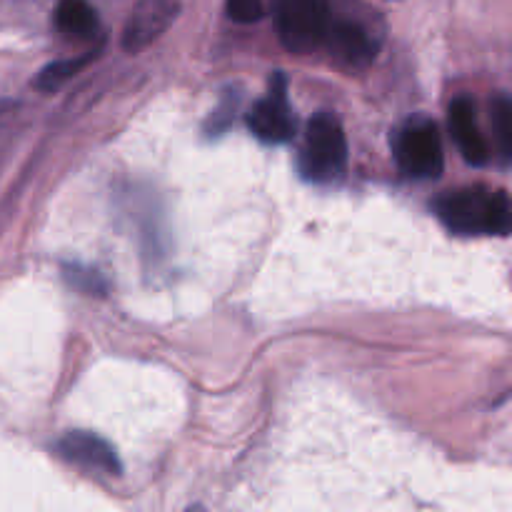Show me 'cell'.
I'll return each instance as SVG.
<instances>
[{"label": "cell", "instance_id": "2", "mask_svg": "<svg viewBox=\"0 0 512 512\" xmlns=\"http://www.w3.org/2000/svg\"><path fill=\"white\" fill-rule=\"evenodd\" d=\"M348 165V138L333 113H318L305 130L300 173L313 183H333Z\"/></svg>", "mask_w": 512, "mask_h": 512}, {"label": "cell", "instance_id": "7", "mask_svg": "<svg viewBox=\"0 0 512 512\" xmlns=\"http://www.w3.org/2000/svg\"><path fill=\"white\" fill-rule=\"evenodd\" d=\"M450 133H453L455 143H458L460 153H463L465 163L485 165L490 160V145L485 140L483 130L478 123V108L470 98H458L450 105Z\"/></svg>", "mask_w": 512, "mask_h": 512}, {"label": "cell", "instance_id": "9", "mask_svg": "<svg viewBox=\"0 0 512 512\" xmlns=\"http://www.w3.org/2000/svg\"><path fill=\"white\" fill-rule=\"evenodd\" d=\"M60 455L70 463H78L83 468L103 470V473H120L118 455H115L113 445L105 443L103 438L93 433H83V430H73V433L63 435L58 443Z\"/></svg>", "mask_w": 512, "mask_h": 512}, {"label": "cell", "instance_id": "1", "mask_svg": "<svg viewBox=\"0 0 512 512\" xmlns=\"http://www.w3.org/2000/svg\"><path fill=\"white\" fill-rule=\"evenodd\" d=\"M435 213L455 235H508L510 230V198L505 190H455L435 203Z\"/></svg>", "mask_w": 512, "mask_h": 512}, {"label": "cell", "instance_id": "10", "mask_svg": "<svg viewBox=\"0 0 512 512\" xmlns=\"http://www.w3.org/2000/svg\"><path fill=\"white\" fill-rule=\"evenodd\" d=\"M55 23L73 38H93L98 33V13L88 0H60Z\"/></svg>", "mask_w": 512, "mask_h": 512}, {"label": "cell", "instance_id": "13", "mask_svg": "<svg viewBox=\"0 0 512 512\" xmlns=\"http://www.w3.org/2000/svg\"><path fill=\"white\" fill-rule=\"evenodd\" d=\"M225 10L235 23H255L263 18V0H225Z\"/></svg>", "mask_w": 512, "mask_h": 512}, {"label": "cell", "instance_id": "12", "mask_svg": "<svg viewBox=\"0 0 512 512\" xmlns=\"http://www.w3.org/2000/svg\"><path fill=\"white\" fill-rule=\"evenodd\" d=\"M85 58H70V60H58V63L45 65L43 73L38 75V88L40 90H53L58 88L63 80H68L70 75H75V70L83 68Z\"/></svg>", "mask_w": 512, "mask_h": 512}, {"label": "cell", "instance_id": "6", "mask_svg": "<svg viewBox=\"0 0 512 512\" xmlns=\"http://www.w3.org/2000/svg\"><path fill=\"white\" fill-rule=\"evenodd\" d=\"M180 13V0H138L123 30V48L140 53L173 25Z\"/></svg>", "mask_w": 512, "mask_h": 512}, {"label": "cell", "instance_id": "4", "mask_svg": "<svg viewBox=\"0 0 512 512\" xmlns=\"http://www.w3.org/2000/svg\"><path fill=\"white\" fill-rule=\"evenodd\" d=\"M275 18L283 45L298 55L320 48L333 20L328 0H278Z\"/></svg>", "mask_w": 512, "mask_h": 512}, {"label": "cell", "instance_id": "11", "mask_svg": "<svg viewBox=\"0 0 512 512\" xmlns=\"http://www.w3.org/2000/svg\"><path fill=\"white\" fill-rule=\"evenodd\" d=\"M490 113H493V138L498 155L503 163H508L512 153V105L508 95H498L490 105Z\"/></svg>", "mask_w": 512, "mask_h": 512}, {"label": "cell", "instance_id": "8", "mask_svg": "<svg viewBox=\"0 0 512 512\" xmlns=\"http://www.w3.org/2000/svg\"><path fill=\"white\" fill-rule=\"evenodd\" d=\"M323 45H328L330 53L348 68H365L373 63L375 50H378L368 30L350 20H335V23L330 20Z\"/></svg>", "mask_w": 512, "mask_h": 512}, {"label": "cell", "instance_id": "3", "mask_svg": "<svg viewBox=\"0 0 512 512\" xmlns=\"http://www.w3.org/2000/svg\"><path fill=\"white\" fill-rule=\"evenodd\" d=\"M400 170L413 180H433L443 173V138L430 118H413L395 140Z\"/></svg>", "mask_w": 512, "mask_h": 512}, {"label": "cell", "instance_id": "5", "mask_svg": "<svg viewBox=\"0 0 512 512\" xmlns=\"http://www.w3.org/2000/svg\"><path fill=\"white\" fill-rule=\"evenodd\" d=\"M248 128L258 140L268 145L290 143L295 135V115L288 103V85L283 75L270 80L268 98L258 100L248 113Z\"/></svg>", "mask_w": 512, "mask_h": 512}]
</instances>
